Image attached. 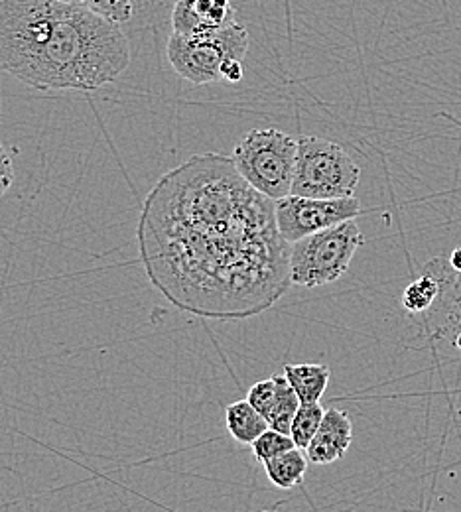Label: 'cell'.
<instances>
[{"label":"cell","instance_id":"7a4b0ae2","mask_svg":"<svg viewBox=\"0 0 461 512\" xmlns=\"http://www.w3.org/2000/svg\"><path fill=\"white\" fill-rule=\"evenodd\" d=\"M131 65L121 24L81 0H0V67L42 91H95Z\"/></svg>","mask_w":461,"mask_h":512},{"label":"cell","instance_id":"ffe728a7","mask_svg":"<svg viewBox=\"0 0 461 512\" xmlns=\"http://www.w3.org/2000/svg\"><path fill=\"white\" fill-rule=\"evenodd\" d=\"M14 184V166H12V156L8 148L0 142V197H4L6 192Z\"/></svg>","mask_w":461,"mask_h":512},{"label":"cell","instance_id":"6da1fadb","mask_svg":"<svg viewBox=\"0 0 461 512\" xmlns=\"http://www.w3.org/2000/svg\"><path fill=\"white\" fill-rule=\"evenodd\" d=\"M136 237L150 284L203 320L255 318L292 286L276 201L223 154H196L166 172L142 203Z\"/></svg>","mask_w":461,"mask_h":512},{"label":"cell","instance_id":"2e32d148","mask_svg":"<svg viewBox=\"0 0 461 512\" xmlns=\"http://www.w3.org/2000/svg\"><path fill=\"white\" fill-rule=\"evenodd\" d=\"M294 448H298V446H296V442L292 440L290 434H282V432L272 430V428H268L251 444V449H253L257 461H261V463H266L268 459L278 457V455Z\"/></svg>","mask_w":461,"mask_h":512},{"label":"cell","instance_id":"8992f818","mask_svg":"<svg viewBox=\"0 0 461 512\" xmlns=\"http://www.w3.org/2000/svg\"><path fill=\"white\" fill-rule=\"evenodd\" d=\"M249 44V30L243 24L231 22L194 36L174 32L168 40L166 54L182 79L194 85H207L221 79V65L225 60H243Z\"/></svg>","mask_w":461,"mask_h":512},{"label":"cell","instance_id":"5b68a950","mask_svg":"<svg viewBox=\"0 0 461 512\" xmlns=\"http://www.w3.org/2000/svg\"><path fill=\"white\" fill-rule=\"evenodd\" d=\"M361 180L359 164L339 144L304 134L298 138V156L292 193L316 199L351 197Z\"/></svg>","mask_w":461,"mask_h":512},{"label":"cell","instance_id":"277c9868","mask_svg":"<svg viewBox=\"0 0 461 512\" xmlns=\"http://www.w3.org/2000/svg\"><path fill=\"white\" fill-rule=\"evenodd\" d=\"M298 140L276 128H255L233 148L239 174L266 197L278 201L292 193Z\"/></svg>","mask_w":461,"mask_h":512},{"label":"cell","instance_id":"ac0fdd59","mask_svg":"<svg viewBox=\"0 0 461 512\" xmlns=\"http://www.w3.org/2000/svg\"><path fill=\"white\" fill-rule=\"evenodd\" d=\"M276 394H278V384H276V379L272 375L266 381L253 384L249 394H247V400L263 414L264 418H268V414H270V410H272V406L276 402Z\"/></svg>","mask_w":461,"mask_h":512},{"label":"cell","instance_id":"9c48e42d","mask_svg":"<svg viewBox=\"0 0 461 512\" xmlns=\"http://www.w3.org/2000/svg\"><path fill=\"white\" fill-rule=\"evenodd\" d=\"M225 422L231 438L245 446H251L263 432L270 428L263 414L247 398L231 402L227 406Z\"/></svg>","mask_w":461,"mask_h":512},{"label":"cell","instance_id":"8fae6325","mask_svg":"<svg viewBox=\"0 0 461 512\" xmlns=\"http://www.w3.org/2000/svg\"><path fill=\"white\" fill-rule=\"evenodd\" d=\"M264 471H266L268 481L274 487L288 491V489H294L304 483V477L308 471V459L304 457L302 449H290L278 457L268 459L264 463Z\"/></svg>","mask_w":461,"mask_h":512},{"label":"cell","instance_id":"9a60e30c","mask_svg":"<svg viewBox=\"0 0 461 512\" xmlns=\"http://www.w3.org/2000/svg\"><path fill=\"white\" fill-rule=\"evenodd\" d=\"M172 26L176 34L184 36H194L213 30V26L201 16L198 0H178L172 10Z\"/></svg>","mask_w":461,"mask_h":512},{"label":"cell","instance_id":"3957f363","mask_svg":"<svg viewBox=\"0 0 461 512\" xmlns=\"http://www.w3.org/2000/svg\"><path fill=\"white\" fill-rule=\"evenodd\" d=\"M363 243L365 235L355 219L298 239L290 249L292 284L320 288L339 280Z\"/></svg>","mask_w":461,"mask_h":512},{"label":"cell","instance_id":"e0dca14e","mask_svg":"<svg viewBox=\"0 0 461 512\" xmlns=\"http://www.w3.org/2000/svg\"><path fill=\"white\" fill-rule=\"evenodd\" d=\"M198 10L213 28H223L235 22L231 0H198Z\"/></svg>","mask_w":461,"mask_h":512},{"label":"cell","instance_id":"44dd1931","mask_svg":"<svg viewBox=\"0 0 461 512\" xmlns=\"http://www.w3.org/2000/svg\"><path fill=\"white\" fill-rule=\"evenodd\" d=\"M221 79H225L229 83H239L243 79L241 60H225L221 65Z\"/></svg>","mask_w":461,"mask_h":512},{"label":"cell","instance_id":"7c38bea8","mask_svg":"<svg viewBox=\"0 0 461 512\" xmlns=\"http://www.w3.org/2000/svg\"><path fill=\"white\" fill-rule=\"evenodd\" d=\"M276 384H278V394H276V402L268 414V426L272 430H278L282 434H290L294 416L300 408V398L296 394V390L292 388V384L288 383V379L284 377V373L274 375Z\"/></svg>","mask_w":461,"mask_h":512},{"label":"cell","instance_id":"4fadbf2b","mask_svg":"<svg viewBox=\"0 0 461 512\" xmlns=\"http://www.w3.org/2000/svg\"><path fill=\"white\" fill-rule=\"evenodd\" d=\"M324 414H326V410L322 408L320 402H302L300 404V408L294 416L292 428H290V436L298 448L306 449L310 446V442L314 440V436L320 430Z\"/></svg>","mask_w":461,"mask_h":512},{"label":"cell","instance_id":"ba28073f","mask_svg":"<svg viewBox=\"0 0 461 512\" xmlns=\"http://www.w3.org/2000/svg\"><path fill=\"white\" fill-rule=\"evenodd\" d=\"M353 442V424L347 412L330 408L324 414L318 434L306 448V455L314 465H330L341 459Z\"/></svg>","mask_w":461,"mask_h":512},{"label":"cell","instance_id":"603a6c76","mask_svg":"<svg viewBox=\"0 0 461 512\" xmlns=\"http://www.w3.org/2000/svg\"><path fill=\"white\" fill-rule=\"evenodd\" d=\"M458 347H460V349H461V337H460V341H458Z\"/></svg>","mask_w":461,"mask_h":512},{"label":"cell","instance_id":"30bf717a","mask_svg":"<svg viewBox=\"0 0 461 512\" xmlns=\"http://www.w3.org/2000/svg\"><path fill=\"white\" fill-rule=\"evenodd\" d=\"M282 373L296 390L300 402H320L330 384L331 371L328 365H286Z\"/></svg>","mask_w":461,"mask_h":512},{"label":"cell","instance_id":"52a82bcc","mask_svg":"<svg viewBox=\"0 0 461 512\" xmlns=\"http://www.w3.org/2000/svg\"><path fill=\"white\" fill-rule=\"evenodd\" d=\"M361 215V203L357 197H335L316 199L302 195H286L276 201V221L282 237L288 243L333 227L347 219Z\"/></svg>","mask_w":461,"mask_h":512},{"label":"cell","instance_id":"7402d4cb","mask_svg":"<svg viewBox=\"0 0 461 512\" xmlns=\"http://www.w3.org/2000/svg\"><path fill=\"white\" fill-rule=\"evenodd\" d=\"M450 264H452V268L456 270V272H460L461 274V247H458L452 256H450Z\"/></svg>","mask_w":461,"mask_h":512},{"label":"cell","instance_id":"5bb4252c","mask_svg":"<svg viewBox=\"0 0 461 512\" xmlns=\"http://www.w3.org/2000/svg\"><path fill=\"white\" fill-rule=\"evenodd\" d=\"M438 294H440L438 278L426 272L404 290L402 306L410 314H422L436 302Z\"/></svg>","mask_w":461,"mask_h":512},{"label":"cell","instance_id":"d6986e66","mask_svg":"<svg viewBox=\"0 0 461 512\" xmlns=\"http://www.w3.org/2000/svg\"><path fill=\"white\" fill-rule=\"evenodd\" d=\"M81 2H85L95 12L119 24H125L132 18V0H81Z\"/></svg>","mask_w":461,"mask_h":512}]
</instances>
